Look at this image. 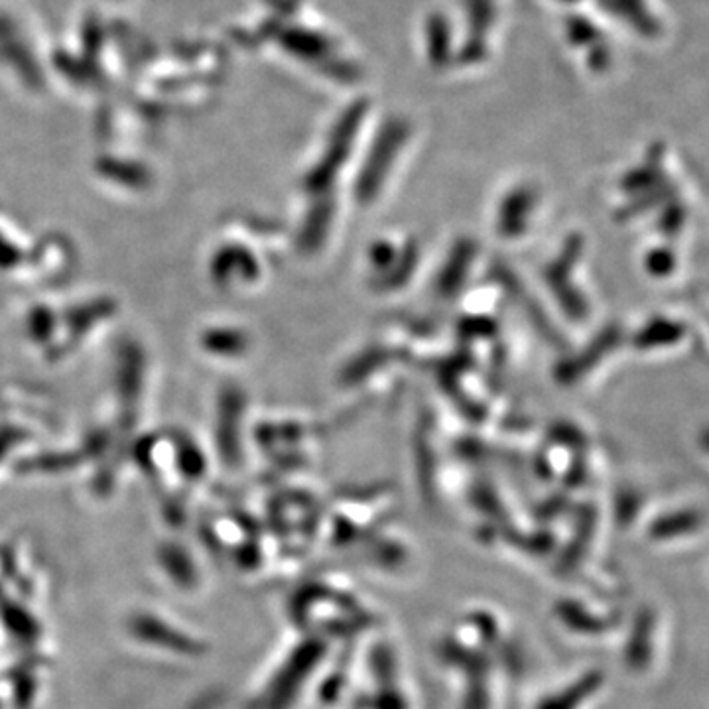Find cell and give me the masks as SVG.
Returning a JSON list of instances; mask_svg holds the SVG:
<instances>
[{"label": "cell", "mask_w": 709, "mask_h": 709, "mask_svg": "<svg viewBox=\"0 0 709 709\" xmlns=\"http://www.w3.org/2000/svg\"><path fill=\"white\" fill-rule=\"evenodd\" d=\"M603 684V674L601 672H593L590 676L580 679L573 688L570 689L568 696H561V698L556 699L554 704L550 701V709H571L576 704H580L581 699L588 698L591 691L600 688Z\"/></svg>", "instance_id": "obj_2"}, {"label": "cell", "mask_w": 709, "mask_h": 709, "mask_svg": "<svg viewBox=\"0 0 709 709\" xmlns=\"http://www.w3.org/2000/svg\"><path fill=\"white\" fill-rule=\"evenodd\" d=\"M652 635H654V613L640 611L630 630L629 644L625 650L627 666L635 672L647 669L652 659Z\"/></svg>", "instance_id": "obj_1"}]
</instances>
